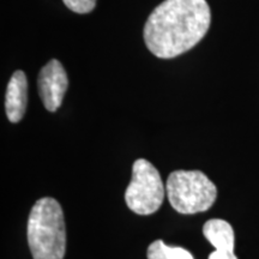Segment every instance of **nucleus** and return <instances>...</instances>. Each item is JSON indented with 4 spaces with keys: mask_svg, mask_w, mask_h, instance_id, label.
<instances>
[{
    "mask_svg": "<svg viewBox=\"0 0 259 259\" xmlns=\"http://www.w3.org/2000/svg\"><path fill=\"white\" fill-rule=\"evenodd\" d=\"M210 21L205 0H164L145 23V45L161 59L179 57L205 36Z\"/></svg>",
    "mask_w": 259,
    "mask_h": 259,
    "instance_id": "f257e3e1",
    "label": "nucleus"
},
{
    "mask_svg": "<svg viewBox=\"0 0 259 259\" xmlns=\"http://www.w3.org/2000/svg\"><path fill=\"white\" fill-rule=\"evenodd\" d=\"M27 235L34 259H64L66 229L63 209L56 199L45 197L34 204L28 219Z\"/></svg>",
    "mask_w": 259,
    "mask_h": 259,
    "instance_id": "f03ea898",
    "label": "nucleus"
},
{
    "mask_svg": "<svg viewBox=\"0 0 259 259\" xmlns=\"http://www.w3.org/2000/svg\"><path fill=\"white\" fill-rule=\"evenodd\" d=\"M170 205L180 213H197L209 210L218 197V189L200 170L171 171L166 183Z\"/></svg>",
    "mask_w": 259,
    "mask_h": 259,
    "instance_id": "7ed1b4c3",
    "label": "nucleus"
},
{
    "mask_svg": "<svg viewBox=\"0 0 259 259\" xmlns=\"http://www.w3.org/2000/svg\"><path fill=\"white\" fill-rule=\"evenodd\" d=\"M164 199V186L158 170L150 162L138 158L132 167V180L125 192L128 209L138 215L157 211Z\"/></svg>",
    "mask_w": 259,
    "mask_h": 259,
    "instance_id": "20e7f679",
    "label": "nucleus"
},
{
    "mask_svg": "<svg viewBox=\"0 0 259 259\" xmlns=\"http://www.w3.org/2000/svg\"><path fill=\"white\" fill-rule=\"evenodd\" d=\"M38 94L47 111L56 112L69 87L66 71L59 60L52 59L42 67L37 79Z\"/></svg>",
    "mask_w": 259,
    "mask_h": 259,
    "instance_id": "39448f33",
    "label": "nucleus"
},
{
    "mask_svg": "<svg viewBox=\"0 0 259 259\" xmlns=\"http://www.w3.org/2000/svg\"><path fill=\"white\" fill-rule=\"evenodd\" d=\"M27 77L23 71H16L9 80L6 89L5 109L11 122H18L23 118L27 108Z\"/></svg>",
    "mask_w": 259,
    "mask_h": 259,
    "instance_id": "423d86ee",
    "label": "nucleus"
},
{
    "mask_svg": "<svg viewBox=\"0 0 259 259\" xmlns=\"http://www.w3.org/2000/svg\"><path fill=\"white\" fill-rule=\"evenodd\" d=\"M203 234L215 250L234 252V231L227 221L220 219L209 220L203 227Z\"/></svg>",
    "mask_w": 259,
    "mask_h": 259,
    "instance_id": "0eeeda50",
    "label": "nucleus"
},
{
    "mask_svg": "<svg viewBox=\"0 0 259 259\" xmlns=\"http://www.w3.org/2000/svg\"><path fill=\"white\" fill-rule=\"evenodd\" d=\"M148 259H194L185 248L166 245L162 240H155L148 247Z\"/></svg>",
    "mask_w": 259,
    "mask_h": 259,
    "instance_id": "6e6552de",
    "label": "nucleus"
},
{
    "mask_svg": "<svg viewBox=\"0 0 259 259\" xmlns=\"http://www.w3.org/2000/svg\"><path fill=\"white\" fill-rule=\"evenodd\" d=\"M67 9L76 14H89L96 5V0H63Z\"/></svg>",
    "mask_w": 259,
    "mask_h": 259,
    "instance_id": "1a4fd4ad",
    "label": "nucleus"
},
{
    "mask_svg": "<svg viewBox=\"0 0 259 259\" xmlns=\"http://www.w3.org/2000/svg\"><path fill=\"white\" fill-rule=\"evenodd\" d=\"M208 259H238L234 252L229 251H218L215 250L209 254Z\"/></svg>",
    "mask_w": 259,
    "mask_h": 259,
    "instance_id": "9d476101",
    "label": "nucleus"
}]
</instances>
